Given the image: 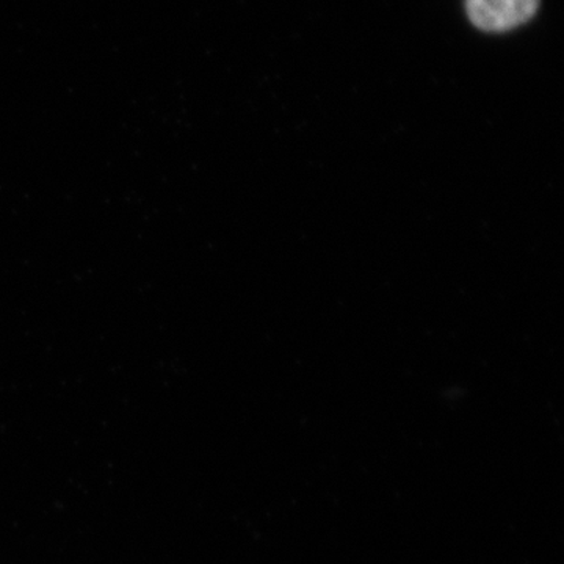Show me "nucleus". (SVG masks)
Here are the masks:
<instances>
[{
	"label": "nucleus",
	"mask_w": 564,
	"mask_h": 564,
	"mask_svg": "<svg viewBox=\"0 0 564 564\" xmlns=\"http://www.w3.org/2000/svg\"><path fill=\"white\" fill-rule=\"evenodd\" d=\"M540 0H466L467 17L484 32L503 33L532 20Z\"/></svg>",
	"instance_id": "nucleus-1"
}]
</instances>
